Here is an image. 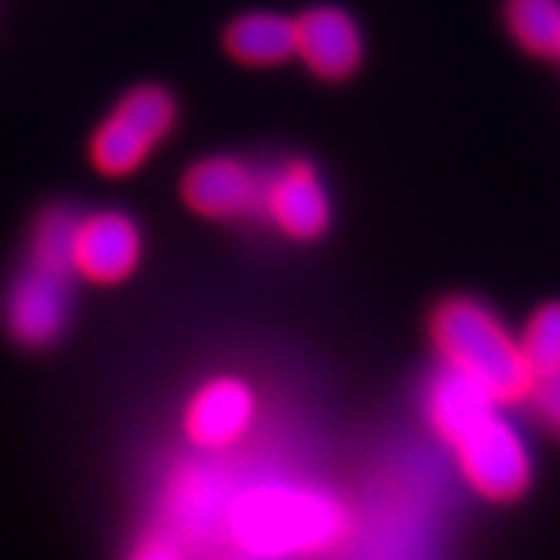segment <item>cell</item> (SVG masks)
<instances>
[{
    "label": "cell",
    "instance_id": "obj_1",
    "mask_svg": "<svg viewBox=\"0 0 560 560\" xmlns=\"http://www.w3.org/2000/svg\"><path fill=\"white\" fill-rule=\"evenodd\" d=\"M190 551L206 545V558L308 560L334 551L352 529L340 495L312 482H228L209 464H190L172 477L162 501V526Z\"/></svg>",
    "mask_w": 560,
    "mask_h": 560
},
{
    "label": "cell",
    "instance_id": "obj_2",
    "mask_svg": "<svg viewBox=\"0 0 560 560\" xmlns=\"http://www.w3.org/2000/svg\"><path fill=\"white\" fill-rule=\"evenodd\" d=\"M427 423L458 464L464 482L489 501H514L533 482V455L482 386L442 368L427 386Z\"/></svg>",
    "mask_w": 560,
    "mask_h": 560
},
{
    "label": "cell",
    "instance_id": "obj_3",
    "mask_svg": "<svg viewBox=\"0 0 560 560\" xmlns=\"http://www.w3.org/2000/svg\"><path fill=\"white\" fill-rule=\"evenodd\" d=\"M430 340L442 368L482 386L499 405L529 399L536 377L523 359L521 340L480 300L452 296L440 302L430 315Z\"/></svg>",
    "mask_w": 560,
    "mask_h": 560
},
{
    "label": "cell",
    "instance_id": "obj_4",
    "mask_svg": "<svg viewBox=\"0 0 560 560\" xmlns=\"http://www.w3.org/2000/svg\"><path fill=\"white\" fill-rule=\"evenodd\" d=\"M175 119H178V106L168 91L156 84L135 88L97 128L91 140V160L103 175L113 178L131 175L172 135Z\"/></svg>",
    "mask_w": 560,
    "mask_h": 560
},
{
    "label": "cell",
    "instance_id": "obj_5",
    "mask_svg": "<svg viewBox=\"0 0 560 560\" xmlns=\"http://www.w3.org/2000/svg\"><path fill=\"white\" fill-rule=\"evenodd\" d=\"M259 399L256 389L241 377L221 374L190 396L184 408V436L206 455H224L237 448L256 427Z\"/></svg>",
    "mask_w": 560,
    "mask_h": 560
},
{
    "label": "cell",
    "instance_id": "obj_6",
    "mask_svg": "<svg viewBox=\"0 0 560 560\" xmlns=\"http://www.w3.org/2000/svg\"><path fill=\"white\" fill-rule=\"evenodd\" d=\"M290 241H318L327 234L334 209L318 168L305 160H287L261 175V209Z\"/></svg>",
    "mask_w": 560,
    "mask_h": 560
},
{
    "label": "cell",
    "instance_id": "obj_7",
    "mask_svg": "<svg viewBox=\"0 0 560 560\" xmlns=\"http://www.w3.org/2000/svg\"><path fill=\"white\" fill-rule=\"evenodd\" d=\"M69 312H72V278L47 271L32 261L13 280L3 302V320L10 337L28 349H44L60 340L69 324Z\"/></svg>",
    "mask_w": 560,
    "mask_h": 560
},
{
    "label": "cell",
    "instance_id": "obj_8",
    "mask_svg": "<svg viewBox=\"0 0 560 560\" xmlns=\"http://www.w3.org/2000/svg\"><path fill=\"white\" fill-rule=\"evenodd\" d=\"M296 57L320 81L352 79L364 62V35L340 7H312L296 20Z\"/></svg>",
    "mask_w": 560,
    "mask_h": 560
},
{
    "label": "cell",
    "instance_id": "obj_9",
    "mask_svg": "<svg viewBox=\"0 0 560 560\" xmlns=\"http://www.w3.org/2000/svg\"><path fill=\"white\" fill-rule=\"evenodd\" d=\"M180 194L202 219L237 221L261 209V175L237 156H209L190 165Z\"/></svg>",
    "mask_w": 560,
    "mask_h": 560
},
{
    "label": "cell",
    "instance_id": "obj_10",
    "mask_svg": "<svg viewBox=\"0 0 560 560\" xmlns=\"http://www.w3.org/2000/svg\"><path fill=\"white\" fill-rule=\"evenodd\" d=\"M143 253L135 219L125 212H94L81 215L79 241H75V275L94 283H119L138 268Z\"/></svg>",
    "mask_w": 560,
    "mask_h": 560
},
{
    "label": "cell",
    "instance_id": "obj_11",
    "mask_svg": "<svg viewBox=\"0 0 560 560\" xmlns=\"http://www.w3.org/2000/svg\"><path fill=\"white\" fill-rule=\"evenodd\" d=\"M224 47L243 66H280L296 57V20L280 13H246L231 22Z\"/></svg>",
    "mask_w": 560,
    "mask_h": 560
},
{
    "label": "cell",
    "instance_id": "obj_12",
    "mask_svg": "<svg viewBox=\"0 0 560 560\" xmlns=\"http://www.w3.org/2000/svg\"><path fill=\"white\" fill-rule=\"evenodd\" d=\"M504 25L526 54L558 57L560 0H504Z\"/></svg>",
    "mask_w": 560,
    "mask_h": 560
},
{
    "label": "cell",
    "instance_id": "obj_13",
    "mask_svg": "<svg viewBox=\"0 0 560 560\" xmlns=\"http://www.w3.org/2000/svg\"><path fill=\"white\" fill-rule=\"evenodd\" d=\"M81 215L69 206L47 209L32 231L28 261L66 278H75V241H79Z\"/></svg>",
    "mask_w": 560,
    "mask_h": 560
},
{
    "label": "cell",
    "instance_id": "obj_14",
    "mask_svg": "<svg viewBox=\"0 0 560 560\" xmlns=\"http://www.w3.org/2000/svg\"><path fill=\"white\" fill-rule=\"evenodd\" d=\"M521 349L536 381L560 377V302H545L529 315Z\"/></svg>",
    "mask_w": 560,
    "mask_h": 560
},
{
    "label": "cell",
    "instance_id": "obj_15",
    "mask_svg": "<svg viewBox=\"0 0 560 560\" xmlns=\"http://www.w3.org/2000/svg\"><path fill=\"white\" fill-rule=\"evenodd\" d=\"M125 560H194L190 558V551L180 545L172 533H165V529H150V533H143L140 541L131 548V555Z\"/></svg>",
    "mask_w": 560,
    "mask_h": 560
},
{
    "label": "cell",
    "instance_id": "obj_16",
    "mask_svg": "<svg viewBox=\"0 0 560 560\" xmlns=\"http://www.w3.org/2000/svg\"><path fill=\"white\" fill-rule=\"evenodd\" d=\"M529 405L536 411V418L560 436V377H548V381H536L533 393H529Z\"/></svg>",
    "mask_w": 560,
    "mask_h": 560
},
{
    "label": "cell",
    "instance_id": "obj_17",
    "mask_svg": "<svg viewBox=\"0 0 560 560\" xmlns=\"http://www.w3.org/2000/svg\"><path fill=\"white\" fill-rule=\"evenodd\" d=\"M558 60H560V50H558Z\"/></svg>",
    "mask_w": 560,
    "mask_h": 560
}]
</instances>
